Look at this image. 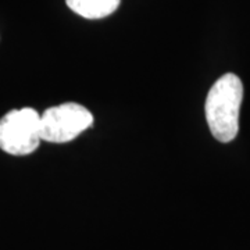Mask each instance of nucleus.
<instances>
[{
	"label": "nucleus",
	"instance_id": "nucleus-4",
	"mask_svg": "<svg viewBox=\"0 0 250 250\" xmlns=\"http://www.w3.org/2000/svg\"><path fill=\"white\" fill-rule=\"evenodd\" d=\"M121 0H65L67 6L86 20H100L113 14Z\"/></svg>",
	"mask_w": 250,
	"mask_h": 250
},
{
	"label": "nucleus",
	"instance_id": "nucleus-2",
	"mask_svg": "<svg viewBox=\"0 0 250 250\" xmlns=\"http://www.w3.org/2000/svg\"><path fill=\"white\" fill-rule=\"evenodd\" d=\"M42 141L41 116L31 107L11 110L0 118V149L13 156H27Z\"/></svg>",
	"mask_w": 250,
	"mask_h": 250
},
{
	"label": "nucleus",
	"instance_id": "nucleus-1",
	"mask_svg": "<svg viewBox=\"0 0 250 250\" xmlns=\"http://www.w3.org/2000/svg\"><path fill=\"white\" fill-rule=\"evenodd\" d=\"M243 83L232 72L224 74L210 88L205 103L206 121L218 142L233 141L239 131Z\"/></svg>",
	"mask_w": 250,
	"mask_h": 250
},
{
	"label": "nucleus",
	"instance_id": "nucleus-3",
	"mask_svg": "<svg viewBox=\"0 0 250 250\" xmlns=\"http://www.w3.org/2000/svg\"><path fill=\"white\" fill-rule=\"evenodd\" d=\"M93 124L89 110L78 103H62L45 110L41 116L42 141L50 143L71 142Z\"/></svg>",
	"mask_w": 250,
	"mask_h": 250
}]
</instances>
